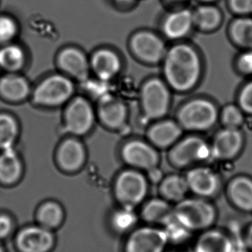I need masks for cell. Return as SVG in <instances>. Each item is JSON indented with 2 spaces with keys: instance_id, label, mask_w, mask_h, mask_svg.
Instances as JSON below:
<instances>
[{
  "instance_id": "1",
  "label": "cell",
  "mask_w": 252,
  "mask_h": 252,
  "mask_svg": "<svg viewBox=\"0 0 252 252\" xmlns=\"http://www.w3.org/2000/svg\"><path fill=\"white\" fill-rule=\"evenodd\" d=\"M163 73L168 85L178 92H186L195 86L200 79V57L189 45H175L163 58Z\"/></svg>"
},
{
  "instance_id": "2",
  "label": "cell",
  "mask_w": 252,
  "mask_h": 252,
  "mask_svg": "<svg viewBox=\"0 0 252 252\" xmlns=\"http://www.w3.org/2000/svg\"><path fill=\"white\" fill-rule=\"evenodd\" d=\"M173 217L192 232L209 229L216 220L217 212L213 205L205 199L184 198L173 208Z\"/></svg>"
},
{
  "instance_id": "3",
  "label": "cell",
  "mask_w": 252,
  "mask_h": 252,
  "mask_svg": "<svg viewBox=\"0 0 252 252\" xmlns=\"http://www.w3.org/2000/svg\"><path fill=\"white\" fill-rule=\"evenodd\" d=\"M217 118L218 110L213 103L202 98L187 103L178 115L180 126L192 131L210 129L216 122Z\"/></svg>"
},
{
  "instance_id": "4",
  "label": "cell",
  "mask_w": 252,
  "mask_h": 252,
  "mask_svg": "<svg viewBox=\"0 0 252 252\" xmlns=\"http://www.w3.org/2000/svg\"><path fill=\"white\" fill-rule=\"evenodd\" d=\"M74 93L70 79L63 75H53L44 79L33 93V101L39 105L57 107L67 102Z\"/></svg>"
},
{
  "instance_id": "5",
  "label": "cell",
  "mask_w": 252,
  "mask_h": 252,
  "mask_svg": "<svg viewBox=\"0 0 252 252\" xmlns=\"http://www.w3.org/2000/svg\"><path fill=\"white\" fill-rule=\"evenodd\" d=\"M210 146L197 137H189L178 142L169 152L171 164L186 168L210 158Z\"/></svg>"
},
{
  "instance_id": "6",
  "label": "cell",
  "mask_w": 252,
  "mask_h": 252,
  "mask_svg": "<svg viewBox=\"0 0 252 252\" xmlns=\"http://www.w3.org/2000/svg\"><path fill=\"white\" fill-rule=\"evenodd\" d=\"M141 103L144 114L148 119L163 117L170 104V94L167 87L160 79L147 81L141 90Z\"/></svg>"
},
{
  "instance_id": "7",
  "label": "cell",
  "mask_w": 252,
  "mask_h": 252,
  "mask_svg": "<svg viewBox=\"0 0 252 252\" xmlns=\"http://www.w3.org/2000/svg\"><path fill=\"white\" fill-rule=\"evenodd\" d=\"M147 192L145 177L137 171L122 172L116 184V194L119 200L129 206L141 203Z\"/></svg>"
},
{
  "instance_id": "8",
  "label": "cell",
  "mask_w": 252,
  "mask_h": 252,
  "mask_svg": "<svg viewBox=\"0 0 252 252\" xmlns=\"http://www.w3.org/2000/svg\"><path fill=\"white\" fill-rule=\"evenodd\" d=\"M169 243L164 230L142 227L129 236L126 252H163Z\"/></svg>"
},
{
  "instance_id": "9",
  "label": "cell",
  "mask_w": 252,
  "mask_h": 252,
  "mask_svg": "<svg viewBox=\"0 0 252 252\" xmlns=\"http://www.w3.org/2000/svg\"><path fill=\"white\" fill-rule=\"evenodd\" d=\"M94 112L89 101L77 97L69 104L65 113L66 128L70 133L83 135L94 126Z\"/></svg>"
},
{
  "instance_id": "10",
  "label": "cell",
  "mask_w": 252,
  "mask_h": 252,
  "mask_svg": "<svg viewBox=\"0 0 252 252\" xmlns=\"http://www.w3.org/2000/svg\"><path fill=\"white\" fill-rule=\"evenodd\" d=\"M185 179L189 191L200 198L213 197L220 187L219 176L209 167L193 168L188 171Z\"/></svg>"
},
{
  "instance_id": "11",
  "label": "cell",
  "mask_w": 252,
  "mask_h": 252,
  "mask_svg": "<svg viewBox=\"0 0 252 252\" xmlns=\"http://www.w3.org/2000/svg\"><path fill=\"white\" fill-rule=\"evenodd\" d=\"M131 48L140 60L147 63H159L166 54L163 41L151 32L135 33L131 39Z\"/></svg>"
},
{
  "instance_id": "12",
  "label": "cell",
  "mask_w": 252,
  "mask_h": 252,
  "mask_svg": "<svg viewBox=\"0 0 252 252\" xmlns=\"http://www.w3.org/2000/svg\"><path fill=\"white\" fill-rule=\"evenodd\" d=\"M124 160L133 167L150 171L158 167L159 155L154 147L142 141H129L122 149Z\"/></svg>"
},
{
  "instance_id": "13",
  "label": "cell",
  "mask_w": 252,
  "mask_h": 252,
  "mask_svg": "<svg viewBox=\"0 0 252 252\" xmlns=\"http://www.w3.org/2000/svg\"><path fill=\"white\" fill-rule=\"evenodd\" d=\"M243 136L237 129L226 128L218 132L210 146V158L219 160L234 158L243 147Z\"/></svg>"
},
{
  "instance_id": "14",
  "label": "cell",
  "mask_w": 252,
  "mask_h": 252,
  "mask_svg": "<svg viewBox=\"0 0 252 252\" xmlns=\"http://www.w3.org/2000/svg\"><path fill=\"white\" fill-rule=\"evenodd\" d=\"M17 243L23 252H47L52 247L54 237L45 227H28L18 234Z\"/></svg>"
},
{
  "instance_id": "15",
  "label": "cell",
  "mask_w": 252,
  "mask_h": 252,
  "mask_svg": "<svg viewBox=\"0 0 252 252\" xmlns=\"http://www.w3.org/2000/svg\"><path fill=\"white\" fill-rule=\"evenodd\" d=\"M60 68L79 81H85L89 76L90 64L85 54L74 48L63 50L58 57Z\"/></svg>"
},
{
  "instance_id": "16",
  "label": "cell",
  "mask_w": 252,
  "mask_h": 252,
  "mask_svg": "<svg viewBox=\"0 0 252 252\" xmlns=\"http://www.w3.org/2000/svg\"><path fill=\"white\" fill-rule=\"evenodd\" d=\"M91 66L100 79L110 80L122 68V62L119 56L111 50L101 49L93 56Z\"/></svg>"
},
{
  "instance_id": "17",
  "label": "cell",
  "mask_w": 252,
  "mask_h": 252,
  "mask_svg": "<svg viewBox=\"0 0 252 252\" xmlns=\"http://www.w3.org/2000/svg\"><path fill=\"white\" fill-rule=\"evenodd\" d=\"M227 195L235 207L243 212H252V180L238 176L230 181Z\"/></svg>"
},
{
  "instance_id": "18",
  "label": "cell",
  "mask_w": 252,
  "mask_h": 252,
  "mask_svg": "<svg viewBox=\"0 0 252 252\" xmlns=\"http://www.w3.org/2000/svg\"><path fill=\"white\" fill-rule=\"evenodd\" d=\"M98 114L101 122L107 127L117 129L122 127L127 117L126 106L116 98H103L98 107Z\"/></svg>"
},
{
  "instance_id": "19",
  "label": "cell",
  "mask_w": 252,
  "mask_h": 252,
  "mask_svg": "<svg viewBox=\"0 0 252 252\" xmlns=\"http://www.w3.org/2000/svg\"><path fill=\"white\" fill-rule=\"evenodd\" d=\"M30 94L29 82L15 73H8L0 77V95L10 101H23Z\"/></svg>"
},
{
  "instance_id": "20",
  "label": "cell",
  "mask_w": 252,
  "mask_h": 252,
  "mask_svg": "<svg viewBox=\"0 0 252 252\" xmlns=\"http://www.w3.org/2000/svg\"><path fill=\"white\" fill-rule=\"evenodd\" d=\"M193 24V13L189 10H180L166 17L163 25V33L169 39H180L188 34Z\"/></svg>"
},
{
  "instance_id": "21",
  "label": "cell",
  "mask_w": 252,
  "mask_h": 252,
  "mask_svg": "<svg viewBox=\"0 0 252 252\" xmlns=\"http://www.w3.org/2000/svg\"><path fill=\"white\" fill-rule=\"evenodd\" d=\"M182 133L179 124L164 121L156 124L148 132L149 139L159 148H167L175 144Z\"/></svg>"
},
{
  "instance_id": "22",
  "label": "cell",
  "mask_w": 252,
  "mask_h": 252,
  "mask_svg": "<svg viewBox=\"0 0 252 252\" xmlns=\"http://www.w3.org/2000/svg\"><path fill=\"white\" fill-rule=\"evenodd\" d=\"M233 245V240L225 233L207 230L197 239L194 252H231Z\"/></svg>"
},
{
  "instance_id": "23",
  "label": "cell",
  "mask_w": 252,
  "mask_h": 252,
  "mask_svg": "<svg viewBox=\"0 0 252 252\" xmlns=\"http://www.w3.org/2000/svg\"><path fill=\"white\" fill-rule=\"evenodd\" d=\"M59 163L65 170L79 169L85 158L83 145L77 140L67 139L60 146L57 154Z\"/></svg>"
},
{
  "instance_id": "24",
  "label": "cell",
  "mask_w": 252,
  "mask_h": 252,
  "mask_svg": "<svg viewBox=\"0 0 252 252\" xmlns=\"http://www.w3.org/2000/svg\"><path fill=\"white\" fill-rule=\"evenodd\" d=\"M22 173L20 158L12 148L0 153V182L11 184L18 181Z\"/></svg>"
},
{
  "instance_id": "25",
  "label": "cell",
  "mask_w": 252,
  "mask_h": 252,
  "mask_svg": "<svg viewBox=\"0 0 252 252\" xmlns=\"http://www.w3.org/2000/svg\"><path fill=\"white\" fill-rule=\"evenodd\" d=\"M160 192L163 199L168 202L181 201L189 191L185 177L170 175L160 181Z\"/></svg>"
},
{
  "instance_id": "26",
  "label": "cell",
  "mask_w": 252,
  "mask_h": 252,
  "mask_svg": "<svg viewBox=\"0 0 252 252\" xmlns=\"http://www.w3.org/2000/svg\"><path fill=\"white\" fill-rule=\"evenodd\" d=\"M142 217L147 222L164 225L173 218V208L164 199H153L143 208Z\"/></svg>"
},
{
  "instance_id": "27",
  "label": "cell",
  "mask_w": 252,
  "mask_h": 252,
  "mask_svg": "<svg viewBox=\"0 0 252 252\" xmlns=\"http://www.w3.org/2000/svg\"><path fill=\"white\" fill-rule=\"evenodd\" d=\"M26 63V54L20 46L6 44L0 48V68L8 73H16Z\"/></svg>"
},
{
  "instance_id": "28",
  "label": "cell",
  "mask_w": 252,
  "mask_h": 252,
  "mask_svg": "<svg viewBox=\"0 0 252 252\" xmlns=\"http://www.w3.org/2000/svg\"><path fill=\"white\" fill-rule=\"evenodd\" d=\"M19 133L16 119L7 113H0V150L12 148Z\"/></svg>"
},
{
  "instance_id": "29",
  "label": "cell",
  "mask_w": 252,
  "mask_h": 252,
  "mask_svg": "<svg viewBox=\"0 0 252 252\" xmlns=\"http://www.w3.org/2000/svg\"><path fill=\"white\" fill-rule=\"evenodd\" d=\"M221 19L219 10L210 5L199 7L193 13V23L203 30L210 31L216 29L220 23Z\"/></svg>"
},
{
  "instance_id": "30",
  "label": "cell",
  "mask_w": 252,
  "mask_h": 252,
  "mask_svg": "<svg viewBox=\"0 0 252 252\" xmlns=\"http://www.w3.org/2000/svg\"><path fill=\"white\" fill-rule=\"evenodd\" d=\"M230 33L233 40L245 48L252 49V20L240 18L231 25Z\"/></svg>"
},
{
  "instance_id": "31",
  "label": "cell",
  "mask_w": 252,
  "mask_h": 252,
  "mask_svg": "<svg viewBox=\"0 0 252 252\" xmlns=\"http://www.w3.org/2000/svg\"><path fill=\"white\" fill-rule=\"evenodd\" d=\"M37 218L42 226L48 229L55 228L63 221V209L60 205L53 202L45 203L39 209Z\"/></svg>"
},
{
  "instance_id": "32",
  "label": "cell",
  "mask_w": 252,
  "mask_h": 252,
  "mask_svg": "<svg viewBox=\"0 0 252 252\" xmlns=\"http://www.w3.org/2000/svg\"><path fill=\"white\" fill-rule=\"evenodd\" d=\"M18 32V26L9 16L0 15V45L10 43Z\"/></svg>"
},
{
  "instance_id": "33",
  "label": "cell",
  "mask_w": 252,
  "mask_h": 252,
  "mask_svg": "<svg viewBox=\"0 0 252 252\" xmlns=\"http://www.w3.org/2000/svg\"><path fill=\"white\" fill-rule=\"evenodd\" d=\"M164 226L165 228L163 230L167 235L169 242L181 243L187 240L191 234V231L180 224L174 217L169 222L165 224Z\"/></svg>"
},
{
  "instance_id": "34",
  "label": "cell",
  "mask_w": 252,
  "mask_h": 252,
  "mask_svg": "<svg viewBox=\"0 0 252 252\" xmlns=\"http://www.w3.org/2000/svg\"><path fill=\"white\" fill-rule=\"evenodd\" d=\"M136 222V215L133 211L126 208L119 211L113 218V224L119 231H125L133 226Z\"/></svg>"
},
{
  "instance_id": "35",
  "label": "cell",
  "mask_w": 252,
  "mask_h": 252,
  "mask_svg": "<svg viewBox=\"0 0 252 252\" xmlns=\"http://www.w3.org/2000/svg\"><path fill=\"white\" fill-rule=\"evenodd\" d=\"M222 122L226 128L237 129L243 122L241 109L234 105H228L224 108L222 113Z\"/></svg>"
},
{
  "instance_id": "36",
  "label": "cell",
  "mask_w": 252,
  "mask_h": 252,
  "mask_svg": "<svg viewBox=\"0 0 252 252\" xmlns=\"http://www.w3.org/2000/svg\"><path fill=\"white\" fill-rule=\"evenodd\" d=\"M239 104L243 111L252 115V82L242 89L239 95Z\"/></svg>"
},
{
  "instance_id": "37",
  "label": "cell",
  "mask_w": 252,
  "mask_h": 252,
  "mask_svg": "<svg viewBox=\"0 0 252 252\" xmlns=\"http://www.w3.org/2000/svg\"><path fill=\"white\" fill-rule=\"evenodd\" d=\"M229 5L237 14H252V0H229Z\"/></svg>"
},
{
  "instance_id": "38",
  "label": "cell",
  "mask_w": 252,
  "mask_h": 252,
  "mask_svg": "<svg viewBox=\"0 0 252 252\" xmlns=\"http://www.w3.org/2000/svg\"><path fill=\"white\" fill-rule=\"evenodd\" d=\"M240 71L246 74H252V50L240 56L237 62Z\"/></svg>"
},
{
  "instance_id": "39",
  "label": "cell",
  "mask_w": 252,
  "mask_h": 252,
  "mask_svg": "<svg viewBox=\"0 0 252 252\" xmlns=\"http://www.w3.org/2000/svg\"><path fill=\"white\" fill-rule=\"evenodd\" d=\"M12 230V221L6 215H0V240L9 235Z\"/></svg>"
},
{
  "instance_id": "40",
  "label": "cell",
  "mask_w": 252,
  "mask_h": 252,
  "mask_svg": "<svg viewBox=\"0 0 252 252\" xmlns=\"http://www.w3.org/2000/svg\"><path fill=\"white\" fill-rule=\"evenodd\" d=\"M149 173H150V179L154 182H158V181H161L163 179L161 173L158 168L149 171Z\"/></svg>"
},
{
  "instance_id": "41",
  "label": "cell",
  "mask_w": 252,
  "mask_h": 252,
  "mask_svg": "<svg viewBox=\"0 0 252 252\" xmlns=\"http://www.w3.org/2000/svg\"><path fill=\"white\" fill-rule=\"evenodd\" d=\"M245 243L246 247L252 251V224L249 227L246 231V237H245Z\"/></svg>"
},
{
  "instance_id": "42",
  "label": "cell",
  "mask_w": 252,
  "mask_h": 252,
  "mask_svg": "<svg viewBox=\"0 0 252 252\" xmlns=\"http://www.w3.org/2000/svg\"><path fill=\"white\" fill-rule=\"evenodd\" d=\"M116 3L122 4V5H128V4L133 2L134 0H114Z\"/></svg>"
},
{
  "instance_id": "43",
  "label": "cell",
  "mask_w": 252,
  "mask_h": 252,
  "mask_svg": "<svg viewBox=\"0 0 252 252\" xmlns=\"http://www.w3.org/2000/svg\"><path fill=\"white\" fill-rule=\"evenodd\" d=\"M231 252H248L246 249L244 247H235L233 245V249Z\"/></svg>"
},
{
  "instance_id": "44",
  "label": "cell",
  "mask_w": 252,
  "mask_h": 252,
  "mask_svg": "<svg viewBox=\"0 0 252 252\" xmlns=\"http://www.w3.org/2000/svg\"><path fill=\"white\" fill-rule=\"evenodd\" d=\"M0 252H5V250H4L3 247H2L1 243H0Z\"/></svg>"
},
{
  "instance_id": "45",
  "label": "cell",
  "mask_w": 252,
  "mask_h": 252,
  "mask_svg": "<svg viewBox=\"0 0 252 252\" xmlns=\"http://www.w3.org/2000/svg\"><path fill=\"white\" fill-rule=\"evenodd\" d=\"M202 1H203V2H213V1H215V0H202Z\"/></svg>"
},
{
  "instance_id": "46",
  "label": "cell",
  "mask_w": 252,
  "mask_h": 252,
  "mask_svg": "<svg viewBox=\"0 0 252 252\" xmlns=\"http://www.w3.org/2000/svg\"><path fill=\"white\" fill-rule=\"evenodd\" d=\"M172 1H181V0H172Z\"/></svg>"
}]
</instances>
